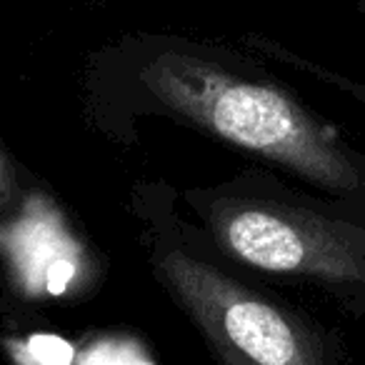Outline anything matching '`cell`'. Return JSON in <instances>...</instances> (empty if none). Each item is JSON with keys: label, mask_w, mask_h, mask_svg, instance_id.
Instances as JSON below:
<instances>
[{"label": "cell", "mask_w": 365, "mask_h": 365, "mask_svg": "<svg viewBox=\"0 0 365 365\" xmlns=\"http://www.w3.org/2000/svg\"><path fill=\"white\" fill-rule=\"evenodd\" d=\"M208 223L220 245L253 268L365 293V200L228 198L210 208Z\"/></svg>", "instance_id": "7a4b0ae2"}, {"label": "cell", "mask_w": 365, "mask_h": 365, "mask_svg": "<svg viewBox=\"0 0 365 365\" xmlns=\"http://www.w3.org/2000/svg\"><path fill=\"white\" fill-rule=\"evenodd\" d=\"M11 193H13V168L6 160L3 150H0V200L8 198Z\"/></svg>", "instance_id": "5b68a950"}, {"label": "cell", "mask_w": 365, "mask_h": 365, "mask_svg": "<svg viewBox=\"0 0 365 365\" xmlns=\"http://www.w3.org/2000/svg\"><path fill=\"white\" fill-rule=\"evenodd\" d=\"M358 3H360V11L365 13V0H358Z\"/></svg>", "instance_id": "8992f818"}, {"label": "cell", "mask_w": 365, "mask_h": 365, "mask_svg": "<svg viewBox=\"0 0 365 365\" xmlns=\"http://www.w3.org/2000/svg\"><path fill=\"white\" fill-rule=\"evenodd\" d=\"M143 83L168 108L205 130L288 168L328 195L365 200V155L348 148L285 91L188 56L148 63Z\"/></svg>", "instance_id": "6da1fadb"}, {"label": "cell", "mask_w": 365, "mask_h": 365, "mask_svg": "<svg viewBox=\"0 0 365 365\" xmlns=\"http://www.w3.org/2000/svg\"><path fill=\"white\" fill-rule=\"evenodd\" d=\"M158 273L225 365H328L308 323L213 265L170 250Z\"/></svg>", "instance_id": "3957f363"}, {"label": "cell", "mask_w": 365, "mask_h": 365, "mask_svg": "<svg viewBox=\"0 0 365 365\" xmlns=\"http://www.w3.org/2000/svg\"><path fill=\"white\" fill-rule=\"evenodd\" d=\"M31 355L36 365H68L73 358L71 345L63 343L51 335H41V338L31 340Z\"/></svg>", "instance_id": "277c9868"}]
</instances>
